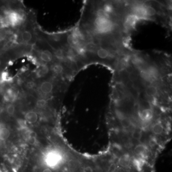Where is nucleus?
<instances>
[{
	"mask_svg": "<svg viewBox=\"0 0 172 172\" xmlns=\"http://www.w3.org/2000/svg\"><path fill=\"white\" fill-rule=\"evenodd\" d=\"M31 75L34 79H44L48 76H52L50 65L44 64L38 65L35 71L32 73Z\"/></svg>",
	"mask_w": 172,
	"mask_h": 172,
	"instance_id": "nucleus-3",
	"label": "nucleus"
},
{
	"mask_svg": "<svg viewBox=\"0 0 172 172\" xmlns=\"http://www.w3.org/2000/svg\"><path fill=\"white\" fill-rule=\"evenodd\" d=\"M47 101L44 99H41L37 100L36 102V107L39 108H43L46 106Z\"/></svg>",
	"mask_w": 172,
	"mask_h": 172,
	"instance_id": "nucleus-8",
	"label": "nucleus"
},
{
	"mask_svg": "<svg viewBox=\"0 0 172 172\" xmlns=\"http://www.w3.org/2000/svg\"><path fill=\"white\" fill-rule=\"evenodd\" d=\"M35 79L32 76L31 79H28L25 83V86L28 89H32L35 86Z\"/></svg>",
	"mask_w": 172,
	"mask_h": 172,
	"instance_id": "nucleus-7",
	"label": "nucleus"
},
{
	"mask_svg": "<svg viewBox=\"0 0 172 172\" xmlns=\"http://www.w3.org/2000/svg\"><path fill=\"white\" fill-rule=\"evenodd\" d=\"M42 172H53L51 170L50 168H46V169H44L43 171H42Z\"/></svg>",
	"mask_w": 172,
	"mask_h": 172,
	"instance_id": "nucleus-10",
	"label": "nucleus"
},
{
	"mask_svg": "<svg viewBox=\"0 0 172 172\" xmlns=\"http://www.w3.org/2000/svg\"><path fill=\"white\" fill-rule=\"evenodd\" d=\"M39 88L41 92L44 94H50L53 91V83L51 80H44L41 83Z\"/></svg>",
	"mask_w": 172,
	"mask_h": 172,
	"instance_id": "nucleus-4",
	"label": "nucleus"
},
{
	"mask_svg": "<svg viewBox=\"0 0 172 172\" xmlns=\"http://www.w3.org/2000/svg\"><path fill=\"white\" fill-rule=\"evenodd\" d=\"M10 135V132L6 128H2L0 130V139L6 140Z\"/></svg>",
	"mask_w": 172,
	"mask_h": 172,
	"instance_id": "nucleus-6",
	"label": "nucleus"
},
{
	"mask_svg": "<svg viewBox=\"0 0 172 172\" xmlns=\"http://www.w3.org/2000/svg\"><path fill=\"white\" fill-rule=\"evenodd\" d=\"M25 119L30 123H34L38 120V115L34 112H29L25 115Z\"/></svg>",
	"mask_w": 172,
	"mask_h": 172,
	"instance_id": "nucleus-5",
	"label": "nucleus"
},
{
	"mask_svg": "<svg viewBox=\"0 0 172 172\" xmlns=\"http://www.w3.org/2000/svg\"><path fill=\"white\" fill-rule=\"evenodd\" d=\"M7 112L9 114H13L15 112V107L14 105L13 104L9 105L7 107Z\"/></svg>",
	"mask_w": 172,
	"mask_h": 172,
	"instance_id": "nucleus-9",
	"label": "nucleus"
},
{
	"mask_svg": "<svg viewBox=\"0 0 172 172\" xmlns=\"http://www.w3.org/2000/svg\"><path fill=\"white\" fill-rule=\"evenodd\" d=\"M140 21L133 1H86L75 27L86 44L117 57L132 49L131 36Z\"/></svg>",
	"mask_w": 172,
	"mask_h": 172,
	"instance_id": "nucleus-2",
	"label": "nucleus"
},
{
	"mask_svg": "<svg viewBox=\"0 0 172 172\" xmlns=\"http://www.w3.org/2000/svg\"><path fill=\"white\" fill-rule=\"evenodd\" d=\"M172 97L158 85L112 76L107 148L137 167L155 166L172 139Z\"/></svg>",
	"mask_w": 172,
	"mask_h": 172,
	"instance_id": "nucleus-1",
	"label": "nucleus"
}]
</instances>
